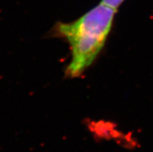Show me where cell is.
<instances>
[{
  "instance_id": "1",
  "label": "cell",
  "mask_w": 153,
  "mask_h": 152,
  "mask_svg": "<svg viewBox=\"0 0 153 152\" xmlns=\"http://www.w3.org/2000/svg\"><path fill=\"white\" fill-rule=\"evenodd\" d=\"M116 12L100 2L75 21L57 24L56 34L68 41L72 51L67 77H79L94 62L104 46Z\"/></svg>"
},
{
  "instance_id": "2",
  "label": "cell",
  "mask_w": 153,
  "mask_h": 152,
  "mask_svg": "<svg viewBox=\"0 0 153 152\" xmlns=\"http://www.w3.org/2000/svg\"><path fill=\"white\" fill-rule=\"evenodd\" d=\"M124 1V0H102L101 2L117 10Z\"/></svg>"
}]
</instances>
